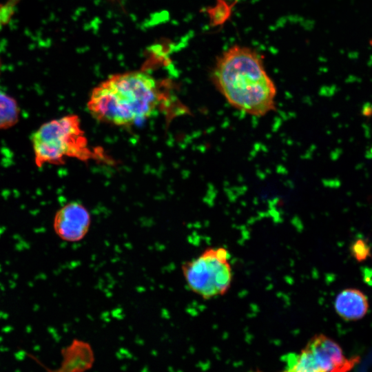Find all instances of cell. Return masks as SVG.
Segmentation results:
<instances>
[{"mask_svg": "<svg viewBox=\"0 0 372 372\" xmlns=\"http://www.w3.org/2000/svg\"><path fill=\"white\" fill-rule=\"evenodd\" d=\"M216 90L235 109L262 116L276 108L277 89L262 56L255 50L234 45L217 58L211 72Z\"/></svg>", "mask_w": 372, "mask_h": 372, "instance_id": "6da1fadb", "label": "cell"}, {"mask_svg": "<svg viewBox=\"0 0 372 372\" xmlns=\"http://www.w3.org/2000/svg\"><path fill=\"white\" fill-rule=\"evenodd\" d=\"M154 77L134 71L111 76L95 87L87 107L98 121L126 126L153 116L162 101Z\"/></svg>", "mask_w": 372, "mask_h": 372, "instance_id": "7a4b0ae2", "label": "cell"}, {"mask_svg": "<svg viewBox=\"0 0 372 372\" xmlns=\"http://www.w3.org/2000/svg\"><path fill=\"white\" fill-rule=\"evenodd\" d=\"M32 140L38 167L45 163H62L66 157L81 161L106 160L100 149L89 146L76 115L44 123L34 133Z\"/></svg>", "mask_w": 372, "mask_h": 372, "instance_id": "3957f363", "label": "cell"}, {"mask_svg": "<svg viewBox=\"0 0 372 372\" xmlns=\"http://www.w3.org/2000/svg\"><path fill=\"white\" fill-rule=\"evenodd\" d=\"M227 249L208 247L183 263L182 273L188 288L204 300L225 295L231 287L233 271Z\"/></svg>", "mask_w": 372, "mask_h": 372, "instance_id": "277c9868", "label": "cell"}, {"mask_svg": "<svg viewBox=\"0 0 372 372\" xmlns=\"http://www.w3.org/2000/svg\"><path fill=\"white\" fill-rule=\"evenodd\" d=\"M281 372H348L358 362L348 359L340 347L324 334L313 336L299 353L284 357Z\"/></svg>", "mask_w": 372, "mask_h": 372, "instance_id": "5b68a950", "label": "cell"}, {"mask_svg": "<svg viewBox=\"0 0 372 372\" xmlns=\"http://www.w3.org/2000/svg\"><path fill=\"white\" fill-rule=\"evenodd\" d=\"M91 223V215L87 209L78 202H71L56 212L53 229L61 240L75 242L86 236Z\"/></svg>", "mask_w": 372, "mask_h": 372, "instance_id": "8992f818", "label": "cell"}, {"mask_svg": "<svg viewBox=\"0 0 372 372\" xmlns=\"http://www.w3.org/2000/svg\"><path fill=\"white\" fill-rule=\"evenodd\" d=\"M334 309L336 313L344 320H360L368 312V298L360 289H344L336 296Z\"/></svg>", "mask_w": 372, "mask_h": 372, "instance_id": "52a82bcc", "label": "cell"}, {"mask_svg": "<svg viewBox=\"0 0 372 372\" xmlns=\"http://www.w3.org/2000/svg\"><path fill=\"white\" fill-rule=\"evenodd\" d=\"M19 116V108L14 99L0 91V129L14 125Z\"/></svg>", "mask_w": 372, "mask_h": 372, "instance_id": "ba28073f", "label": "cell"}, {"mask_svg": "<svg viewBox=\"0 0 372 372\" xmlns=\"http://www.w3.org/2000/svg\"><path fill=\"white\" fill-rule=\"evenodd\" d=\"M214 6L207 10L210 21L214 25H221L231 16L232 6L225 0H217Z\"/></svg>", "mask_w": 372, "mask_h": 372, "instance_id": "9c48e42d", "label": "cell"}]
</instances>
